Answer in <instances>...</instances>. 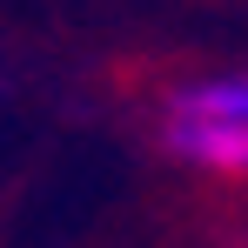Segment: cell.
I'll use <instances>...</instances> for the list:
<instances>
[{
	"label": "cell",
	"instance_id": "6da1fadb",
	"mask_svg": "<svg viewBox=\"0 0 248 248\" xmlns=\"http://www.w3.org/2000/svg\"><path fill=\"white\" fill-rule=\"evenodd\" d=\"M168 148L188 155V161H202V168H235L242 174L248 168V127H235V121H174Z\"/></svg>",
	"mask_w": 248,
	"mask_h": 248
},
{
	"label": "cell",
	"instance_id": "7a4b0ae2",
	"mask_svg": "<svg viewBox=\"0 0 248 248\" xmlns=\"http://www.w3.org/2000/svg\"><path fill=\"white\" fill-rule=\"evenodd\" d=\"M174 121H235L248 127V81L221 74V81H195L174 94Z\"/></svg>",
	"mask_w": 248,
	"mask_h": 248
}]
</instances>
